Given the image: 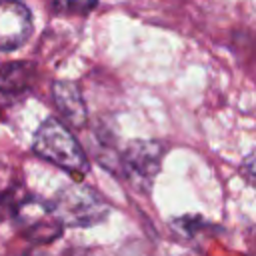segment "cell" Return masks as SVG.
Wrapping results in <instances>:
<instances>
[{
  "label": "cell",
  "instance_id": "obj_7",
  "mask_svg": "<svg viewBox=\"0 0 256 256\" xmlns=\"http://www.w3.org/2000/svg\"><path fill=\"white\" fill-rule=\"evenodd\" d=\"M52 98L60 120L72 128H84L88 122V108L80 94V88L70 80H58L52 84Z\"/></svg>",
  "mask_w": 256,
  "mask_h": 256
},
{
  "label": "cell",
  "instance_id": "obj_9",
  "mask_svg": "<svg viewBox=\"0 0 256 256\" xmlns=\"http://www.w3.org/2000/svg\"><path fill=\"white\" fill-rule=\"evenodd\" d=\"M242 176L248 180V184H252L256 188V152L248 154L242 162Z\"/></svg>",
  "mask_w": 256,
  "mask_h": 256
},
{
  "label": "cell",
  "instance_id": "obj_4",
  "mask_svg": "<svg viewBox=\"0 0 256 256\" xmlns=\"http://www.w3.org/2000/svg\"><path fill=\"white\" fill-rule=\"evenodd\" d=\"M12 216L18 228L32 242H40V244H46L58 238L64 228L62 222L56 218L52 204L38 198H28V196L20 198L12 208Z\"/></svg>",
  "mask_w": 256,
  "mask_h": 256
},
{
  "label": "cell",
  "instance_id": "obj_6",
  "mask_svg": "<svg viewBox=\"0 0 256 256\" xmlns=\"http://www.w3.org/2000/svg\"><path fill=\"white\" fill-rule=\"evenodd\" d=\"M36 66L32 62H8L0 68V108L22 104L34 90Z\"/></svg>",
  "mask_w": 256,
  "mask_h": 256
},
{
  "label": "cell",
  "instance_id": "obj_1",
  "mask_svg": "<svg viewBox=\"0 0 256 256\" xmlns=\"http://www.w3.org/2000/svg\"><path fill=\"white\" fill-rule=\"evenodd\" d=\"M32 148L40 158L74 174L76 178H82L88 170V158L80 142L58 118H48L38 126L34 132Z\"/></svg>",
  "mask_w": 256,
  "mask_h": 256
},
{
  "label": "cell",
  "instance_id": "obj_8",
  "mask_svg": "<svg viewBox=\"0 0 256 256\" xmlns=\"http://www.w3.org/2000/svg\"><path fill=\"white\" fill-rule=\"evenodd\" d=\"M98 6V0H54L52 8L62 16H82L92 12Z\"/></svg>",
  "mask_w": 256,
  "mask_h": 256
},
{
  "label": "cell",
  "instance_id": "obj_5",
  "mask_svg": "<svg viewBox=\"0 0 256 256\" xmlns=\"http://www.w3.org/2000/svg\"><path fill=\"white\" fill-rule=\"evenodd\" d=\"M32 34V14L20 0H0V52L26 44Z\"/></svg>",
  "mask_w": 256,
  "mask_h": 256
},
{
  "label": "cell",
  "instance_id": "obj_3",
  "mask_svg": "<svg viewBox=\"0 0 256 256\" xmlns=\"http://www.w3.org/2000/svg\"><path fill=\"white\" fill-rule=\"evenodd\" d=\"M164 160V146L156 140H132L122 156L120 166L124 176L132 182L134 188L148 190L154 178L160 174Z\"/></svg>",
  "mask_w": 256,
  "mask_h": 256
},
{
  "label": "cell",
  "instance_id": "obj_2",
  "mask_svg": "<svg viewBox=\"0 0 256 256\" xmlns=\"http://www.w3.org/2000/svg\"><path fill=\"white\" fill-rule=\"evenodd\" d=\"M56 218L62 222V226H94L98 222H104L110 204L104 196H100L92 186L88 184H68L50 202Z\"/></svg>",
  "mask_w": 256,
  "mask_h": 256
}]
</instances>
